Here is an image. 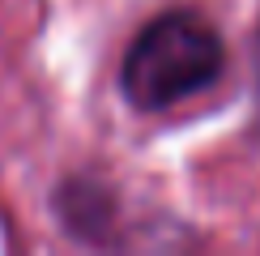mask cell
I'll use <instances>...</instances> for the list:
<instances>
[{
  "mask_svg": "<svg viewBox=\"0 0 260 256\" xmlns=\"http://www.w3.org/2000/svg\"><path fill=\"white\" fill-rule=\"evenodd\" d=\"M222 73V43L205 21L197 17H158L145 30L124 60V94L141 111L171 107L188 94L205 90Z\"/></svg>",
  "mask_w": 260,
  "mask_h": 256,
  "instance_id": "6da1fadb",
  "label": "cell"
},
{
  "mask_svg": "<svg viewBox=\"0 0 260 256\" xmlns=\"http://www.w3.org/2000/svg\"><path fill=\"white\" fill-rule=\"evenodd\" d=\"M256 77H260V30H256Z\"/></svg>",
  "mask_w": 260,
  "mask_h": 256,
  "instance_id": "7a4b0ae2",
  "label": "cell"
}]
</instances>
